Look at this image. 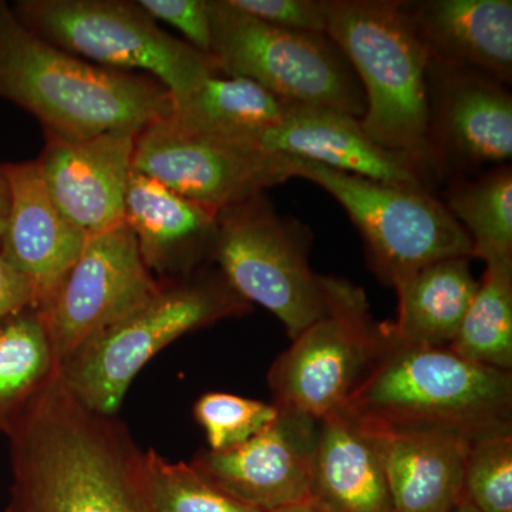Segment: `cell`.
<instances>
[{
  "mask_svg": "<svg viewBox=\"0 0 512 512\" xmlns=\"http://www.w3.org/2000/svg\"><path fill=\"white\" fill-rule=\"evenodd\" d=\"M318 420L278 410L241 446L200 451L191 466L239 503L262 512L311 501Z\"/></svg>",
  "mask_w": 512,
  "mask_h": 512,
  "instance_id": "obj_14",
  "label": "cell"
},
{
  "mask_svg": "<svg viewBox=\"0 0 512 512\" xmlns=\"http://www.w3.org/2000/svg\"><path fill=\"white\" fill-rule=\"evenodd\" d=\"M12 8L26 28L70 55L153 77L174 103L222 74L214 57L165 32L137 2L19 0Z\"/></svg>",
  "mask_w": 512,
  "mask_h": 512,
  "instance_id": "obj_6",
  "label": "cell"
},
{
  "mask_svg": "<svg viewBox=\"0 0 512 512\" xmlns=\"http://www.w3.org/2000/svg\"><path fill=\"white\" fill-rule=\"evenodd\" d=\"M448 348L470 362L512 372V261L485 265Z\"/></svg>",
  "mask_w": 512,
  "mask_h": 512,
  "instance_id": "obj_26",
  "label": "cell"
},
{
  "mask_svg": "<svg viewBox=\"0 0 512 512\" xmlns=\"http://www.w3.org/2000/svg\"><path fill=\"white\" fill-rule=\"evenodd\" d=\"M210 13L211 56L224 76L251 80L288 104L362 119V86L328 35L269 25L229 0H210Z\"/></svg>",
  "mask_w": 512,
  "mask_h": 512,
  "instance_id": "obj_8",
  "label": "cell"
},
{
  "mask_svg": "<svg viewBox=\"0 0 512 512\" xmlns=\"http://www.w3.org/2000/svg\"><path fill=\"white\" fill-rule=\"evenodd\" d=\"M289 104L242 77H208L174 103L161 123L187 136L261 147L262 138L282 120Z\"/></svg>",
  "mask_w": 512,
  "mask_h": 512,
  "instance_id": "obj_22",
  "label": "cell"
},
{
  "mask_svg": "<svg viewBox=\"0 0 512 512\" xmlns=\"http://www.w3.org/2000/svg\"><path fill=\"white\" fill-rule=\"evenodd\" d=\"M154 20L183 33L185 42L211 55L210 0H137Z\"/></svg>",
  "mask_w": 512,
  "mask_h": 512,
  "instance_id": "obj_30",
  "label": "cell"
},
{
  "mask_svg": "<svg viewBox=\"0 0 512 512\" xmlns=\"http://www.w3.org/2000/svg\"><path fill=\"white\" fill-rule=\"evenodd\" d=\"M12 485L5 512H150L143 456L114 416L52 377L5 431Z\"/></svg>",
  "mask_w": 512,
  "mask_h": 512,
  "instance_id": "obj_1",
  "label": "cell"
},
{
  "mask_svg": "<svg viewBox=\"0 0 512 512\" xmlns=\"http://www.w3.org/2000/svg\"><path fill=\"white\" fill-rule=\"evenodd\" d=\"M271 512H325L322 508H319L318 505L312 503V501H308V503L291 505V507L281 508V510H275Z\"/></svg>",
  "mask_w": 512,
  "mask_h": 512,
  "instance_id": "obj_34",
  "label": "cell"
},
{
  "mask_svg": "<svg viewBox=\"0 0 512 512\" xmlns=\"http://www.w3.org/2000/svg\"><path fill=\"white\" fill-rule=\"evenodd\" d=\"M252 305L221 272L201 268L161 284L143 306L87 340L60 366L66 386L94 412L116 416L141 369L174 340L229 318Z\"/></svg>",
  "mask_w": 512,
  "mask_h": 512,
  "instance_id": "obj_5",
  "label": "cell"
},
{
  "mask_svg": "<svg viewBox=\"0 0 512 512\" xmlns=\"http://www.w3.org/2000/svg\"><path fill=\"white\" fill-rule=\"evenodd\" d=\"M59 369L37 309H22L0 319V431L5 433Z\"/></svg>",
  "mask_w": 512,
  "mask_h": 512,
  "instance_id": "obj_25",
  "label": "cell"
},
{
  "mask_svg": "<svg viewBox=\"0 0 512 512\" xmlns=\"http://www.w3.org/2000/svg\"><path fill=\"white\" fill-rule=\"evenodd\" d=\"M292 178L329 192L365 242L370 271L396 286L423 266L470 258L471 242L433 191L379 183L291 157Z\"/></svg>",
  "mask_w": 512,
  "mask_h": 512,
  "instance_id": "obj_9",
  "label": "cell"
},
{
  "mask_svg": "<svg viewBox=\"0 0 512 512\" xmlns=\"http://www.w3.org/2000/svg\"><path fill=\"white\" fill-rule=\"evenodd\" d=\"M133 171L215 214L292 178L291 157L261 147L187 136L160 120L138 134Z\"/></svg>",
  "mask_w": 512,
  "mask_h": 512,
  "instance_id": "obj_12",
  "label": "cell"
},
{
  "mask_svg": "<svg viewBox=\"0 0 512 512\" xmlns=\"http://www.w3.org/2000/svg\"><path fill=\"white\" fill-rule=\"evenodd\" d=\"M328 312L302 330L268 372L272 404L322 420L342 409L373 366L384 340L365 291L326 276Z\"/></svg>",
  "mask_w": 512,
  "mask_h": 512,
  "instance_id": "obj_10",
  "label": "cell"
},
{
  "mask_svg": "<svg viewBox=\"0 0 512 512\" xmlns=\"http://www.w3.org/2000/svg\"><path fill=\"white\" fill-rule=\"evenodd\" d=\"M144 488L150 512H262L239 503L198 473L157 451H144Z\"/></svg>",
  "mask_w": 512,
  "mask_h": 512,
  "instance_id": "obj_27",
  "label": "cell"
},
{
  "mask_svg": "<svg viewBox=\"0 0 512 512\" xmlns=\"http://www.w3.org/2000/svg\"><path fill=\"white\" fill-rule=\"evenodd\" d=\"M372 426L379 437L392 512L453 511L463 500L471 437L443 429Z\"/></svg>",
  "mask_w": 512,
  "mask_h": 512,
  "instance_id": "obj_20",
  "label": "cell"
},
{
  "mask_svg": "<svg viewBox=\"0 0 512 512\" xmlns=\"http://www.w3.org/2000/svg\"><path fill=\"white\" fill-rule=\"evenodd\" d=\"M254 18L298 32L325 33V0H229Z\"/></svg>",
  "mask_w": 512,
  "mask_h": 512,
  "instance_id": "obj_31",
  "label": "cell"
},
{
  "mask_svg": "<svg viewBox=\"0 0 512 512\" xmlns=\"http://www.w3.org/2000/svg\"><path fill=\"white\" fill-rule=\"evenodd\" d=\"M261 148L367 180L434 192L412 163L377 144L360 119L340 111L289 104Z\"/></svg>",
  "mask_w": 512,
  "mask_h": 512,
  "instance_id": "obj_17",
  "label": "cell"
},
{
  "mask_svg": "<svg viewBox=\"0 0 512 512\" xmlns=\"http://www.w3.org/2000/svg\"><path fill=\"white\" fill-rule=\"evenodd\" d=\"M325 33L355 70L366 109L360 124L386 150L441 183L427 126V67L403 0H325Z\"/></svg>",
  "mask_w": 512,
  "mask_h": 512,
  "instance_id": "obj_3",
  "label": "cell"
},
{
  "mask_svg": "<svg viewBox=\"0 0 512 512\" xmlns=\"http://www.w3.org/2000/svg\"><path fill=\"white\" fill-rule=\"evenodd\" d=\"M0 168L9 192L0 255L32 286L39 311L82 254L87 237L53 204L37 161Z\"/></svg>",
  "mask_w": 512,
  "mask_h": 512,
  "instance_id": "obj_16",
  "label": "cell"
},
{
  "mask_svg": "<svg viewBox=\"0 0 512 512\" xmlns=\"http://www.w3.org/2000/svg\"><path fill=\"white\" fill-rule=\"evenodd\" d=\"M451 512H480L476 507H473L470 503H467L466 500H461L460 503L454 507V510Z\"/></svg>",
  "mask_w": 512,
  "mask_h": 512,
  "instance_id": "obj_35",
  "label": "cell"
},
{
  "mask_svg": "<svg viewBox=\"0 0 512 512\" xmlns=\"http://www.w3.org/2000/svg\"><path fill=\"white\" fill-rule=\"evenodd\" d=\"M26 308H33L32 286L0 255V319Z\"/></svg>",
  "mask_w": 512,
  "mask_h": 512,
  "instance_id": "obj_32",
  "label": "cell"
},
{
  "mask_svg": "<svg viewBox=\"0 0 512 512\" xmlns=\"http://www.w3.org/2000/svg\"><path fill=\"white\" fill-rule=\"evenodd\" d=\"M311 245V229L259 194L218 212L210 262L245 301L281 320L292 340L328 312L326 276L309 265Z\"/></svg>",
  "mask_w": 512,
  "mask_h": 512,
  "instance_id": "obj_7",
  "label": "cell"
},
{
  "mask_svg": "<svg viewBox=\"0 0 512 512\" xmlns=\"http://www.w3.org/2000/svg\"><path fill=\"white\" fill-rule=\"evenodd\" d=\"M0 97L32 113L46 137L62 140L141 133L174 107L171 94L153 77L104 69L64 52L26 28L3 0Z\"/></svg>",
  "mask_w": 512,
  "mask_h": 512,
  "instance_id": "obj_2",
  "label": "cell"
},
{
  "mask_svg": "<svg viewBox=\"0 0 512 512\" xmlns=\"http://www.w3.org/2000/svg\"><path fill=\"white\" fill-rule=\"evenodd\" d=\"M217 215L154 178L131 174L124 224L151 274L165 276L167 282L190 276L210 261Z\"/></svg>",
  "mask_w": 512,
  "mask_h": 512,
  "instance_id": "obj_19",
  "label": "cell"
},
{
  "mask_svg": "<svg viewBox=\"0 0 512 512\" xmlns=\"http://www.w3.org/2000/svg\"><path fill=\"white\" fill-rule=\"evenodd\" d=\"M311 501L325 512H392L377 431L349 407L318 421Z\"/></svg>",
  "mask_w": 512,
  "mask_h": 512,
  "instance_id": "obj_21",
  "label": "cell"
},
{
  "mask_svg": "<svg viewBox=\"0 0 512 512\" xmlns=\"http://www.w3.org/2000/svg\"><path fill=\"white\" fill-rule=\"evenodd\" d=\"M138 134L109 131L83 140L47 137L37 160L47 194L87 238L124 224Z\"/></svg>",
  "mask_w": 512,
  "mask_h": 512,
  "instance_id": "obj_15",
  "label": "cell"
},
{
  "mask_svg": "<svg viewBox=\"0 0 512 512\" xmlns=\"http://www.w3.org/2000/svg\"><path fill=\"white\" fill-rule=\"evenodd\" d=\"M477 288L470 258L441 259L423 266L394 286L399 315L394 322H384L387 332L406 345L448 348Z\"/></svg>",
  "mask_w": 512,
  "mask_h": 512,
  "instance_id": "obj_23",
  "label": "cell"
},
{
  "mask_svg": "<svg viewBox=\"0 0 512 512\" xmlns=\"http://www.w3.org/2000/svg\"><path fill=\"white\" fill-rule=\"evenodd\" d=\"M463 500L480 512H512V427L471 439Z\"/></svg>",
  "mask_w": 512,
  "mask_h": 512,
  "instance_id": "obj_28",
  "label": "cell"
},
{
  "mask_svg": "<svg viewBox=\"0 0 512 512\" xmlns=\"http://www.w3.org/2000/svg\"><path fill=\"white\" fill-rule=\"evenodd\" d=\"M278 416L272 403L224 392L202 394L194 404V417L207 436L208 450L241 446Z\"/></svg>",
  "mask_w": 512,
  "mask_h": 512,
  "instance_id": "obj_29",
  "label": "cell"
},
{
  "mask_svg": "<svg viewBox=\"0 0 512 512\" xmlns=\"http://www.w3.org/2000/svg\"><path fill=\"white\" fill-rule=\"evenodd\" d=\"M427 126L441 183L510 163L512 96L493 77L429 59Z\"/></svg>",
  "mask_w": 512,
  "mask_h": 512,
  "instance_id": "obj_13",
  "label": "cell"
},
{
  "mask_svg": "<svg viewBox=\"0 0 512 512\" xmlns=\"http://www.w3.org/2000/svg\"><path fill=\"white\" fill-rule=\"evenodd\" d=\"M9 211V192L8 185H6L5 177L0 168V238H2L3 229H5L6 217Z\"/></svg>",
  "mask_w": 512,
  "mask_h": 512,
  "instance_id": "obj_33",
  "label": "cell"
},
{
  "mask_svg": "<svg viewBox=\"0 0 512 512\" xmlns=\"http://www.w3.org/2000/svg\"><path fill=\"white\" fill-rule=\"evenodd\" d=\"M403 10L429 59L511 86V0H413Z\"/></svg>",
  "mask_w": 512,
  "mask_h": 512,
  "instance_id": "obj_18",
  "label": "cell"
},
{
  "mask_svg": "<svg viewBox=\"0 0 512 512\" xmlns=\"http://www.w3.org/2000/svg\"><path fill=\"white\" fill-rule=\"evenodd\" d=\"M383 329L382 350L346 404L353 413L387 429H443L471 439L512 427V372L450 348L406 345Z\"/></svg>",
  "mask_w": 512,
  "mask_h": 512,
  "instance_id": "obj_4",
  "label": "cell"
},
{
  "mask_svg": "<svg viewBox=\"0 0 512 512\" xmlns=\"http://www.w3.org/2000/svg\"><path fill=\"white\" fill-rule=\"evenodd\" d=\"M443 204L466 231L471 258L512 261V167L495 165L471 177L446 181Z\"/></svg>",
  "mask_w": 512,
  "mask_h": 512,
  "instance_id": "obj_24",
  "label": "cell"
},
{
  "mask_svg": "<svg viewBox=\"0 0 512 512\" xmlns=\"http://www.w3.org/2000/svg\"><path fill=\"white\" fill-rule=\"evenodd\" d=\"M160 288L126 224L87 238L82 254L39 309L57 365L137 311Z\"/></svg>",
  "mask_w": 512,
  "mask_h": 512,
  "instance_id": "obj_11",
  "label": "cell"
}]
</instances>
